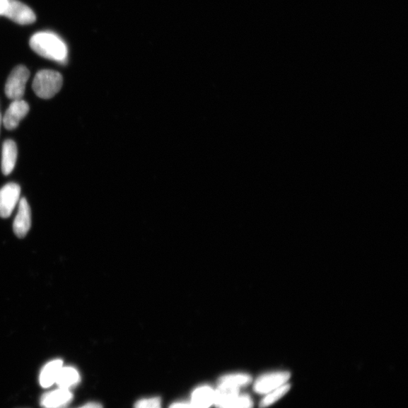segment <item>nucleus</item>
<instances>
[{"mask_svg": "<svg viewBox=\"0 0 408 408\" xmlns=\"http://www.w3.org/2000/svg\"><path fill=\"white\" fill-rule=\"evenodd\" d=\"M30 46L39 56L64 64L68 61L66 43L52 32H38L30 38Z\"/></svg>", "mask_w": 408, "mask_h": 408, "instance_id": "obj_1", "label": "nucleus"}, {"mask_svg": "<svg viewBox=\"0 0 408 408\" xmlns=\"http://www.w3.org/2000/svg\"><path fill=\"white\" fill-rule=\"evenodd\" d=\"M63 86V76L57 71L42 70L36 74L33 82V90L43 99H49L56 95Z\"/></svg>", "mask_w": 408, "mask_h": 408, "instance_id": "obj_2", "label": "nucleus"}, {"mask_svg": "<svg viewBox=\"0 0 408 408\" xmlns=\"http://www.w3.org/2000/svg\"><path fill=\"white\" fill-rule=\"evenodd\" d=\"M30 77V71L23 65L17 66L8 77L5 87V93L9 99L20 100L25 93L27 82Z\"/></svg>", "mask_w": 408, "mask_h": 408, "instance_id": "obj_3", "label": "nucleus"}, {"mask_svg": "<svg viewBox=\"0 0 408 408\" xmlns=\"http://www.w3.org/2000/svg\"><path fill=\"white\" fill-rule=\"evenodd\" d=\"M290 378L291 374L286 371L264 374L253 385V390L258 394L266 395L288 383Z\"/></svg>", "mask_w": 408, "mask_h": 408, "instance_id": "obj_4", "label": "nucleus"}, {"mask_svg": "<svg viewBox=\"0 0 408 408\" xmlns=\"http://www.w3.org/2000/svg\"><path fill=\"white\" fill-rule=\"evenodd\" d=\"M20 194L21 187L16 183H8L0 190V217L6 218L13 214Z\"/></svg>", "mask_w": 408, "mask_h": 408, "instance_id": "obj_5", "label": "nucleus"}, {"mask_svg": "<svg viewBox=\"0 0 408 408\" xmlns=\"http://www.w3.org/2000/svg\"><path fill=\"white\" fill-rule=\"evenodd\" d=\"M19 25H30L36 21V16L30 7L18 0H8V4L4 15Z\"/></svg>", "mask_w": 408, "mask_h": 408, "instance_id": "obj_6", "label": "nucleus"}, {"mask_svg": "<svg viewBox=\"0 0 408 408\" xmlns=\"http://www.w3.org/2000/svg\"><path fill=\"white\" fill-rule=\"evenodd\" d=\"M29 105L25 101L15 100L10 105L4 117V124L6 129L13 130L29 112Z\"/></svg>", "mask_w": 408, "mask_h": 408, "instance_id": "obj_7", "label": "nucleus"}, {"mask_svg": "<svg viewBox=\"0 0 408 408\" xmlns=\"http://www.w3.org/2000/svg\"><path fill=\"white\" fill-rule=\"evenodd\" d=\"M31 226V211L25 198L18 202V211L14 220L13 230L17 237L23 238L28 233Z\"/></svg>", "mask_w": 408, "mask_h": 408, "instance_id": "obj_8", "label": "nucleus"}, {"mask_svg": "<svg viewBox=\"0 0 408 408\" xmlns=\"http://www.w3.org/2000/svg\"><path fill=\"white\" fill-rule=\"evenodd\" d=\"M74 399L71 390L59 388L41 396L40 405L42 408H62L69 404Z\"/></svg>", "mask_w": 408, "mask_h": 408, "instance_id": "obj_9", "label": "nucleus"}, {"mask_svg": "<svg viewBox=\"0 0 408 408\" xmlns=\"http://www.w3.org/2000/svg\"><path fill=\"white\" fill-rule=\"evenodd\" d=\"M215 402V389L204 385L197 387L191 396V403L197 408H211Z\"/></svg>", "mask_w": 408, "mask_h": 408, "instance_id": "obj_10", "label": "nucleus"}, {"mask_svg": "<svg viewBox=\"0 0 408 408\" xmlns=\"http://www.w3.org/2000/svg\"><path fill=\"white\" fill-rule=\"evenodd\" d=\"M18 157V148L16 142L8 139L4 141L2 150V172L9 175L15 168Z\"/></svg>", "mask_w": 408, "mask_h": 408, "instance_id": "obj_11", "label": "nucleus"}, {"mask_svg": "<svg viewBox=\"0 0 408 408\" xmlns=\"http://www.w3.org/2000/svg\"><path fill=\"white\" fill-rule=\"evenodd\" d=\"M63 367V361L59 359L54 360L42 369L40 375V383L42 388H49L56 383L59 373Z\"/></svg>", "mask_w": 408, "mask_h": 408, "instance_id": "obj_12", "label": "nucleus"}, {"mask_svg": "<svg viewBox=\"0 0 408 408\" xmlns=\"http://www.w3.org/2000/svg\"><path fill=\"white\" fill-rule=\"evenodd\" d=\"M251 382L252 378L249 374L237 373L227 374L220 378L218 381V385H219V387L240 390L241 388L247 387Z\"/></svg>", "mask_w": 408, "mask_h": 408, "instance_id": "obj_13", "label": "nucleus"}, {"mask_svg": "<svg viewBox=\"0 0 408 408\" xmlns=\"http://www.w3.org/2000/svg\"><path fill=\"white\" fill-rule=\"evenodd\" d=\"M81 376L78 371L72 367H62L56 383L59 388L71 390L81 382Z\"/></svg>", "mask_w": 408, "mask_h": 408, "instance_id": "obj_14", "label": "nucleus"}, {"mask_svg": "<svg viewBox=\"0 0 408 408\" xmlns=\"http://www.w3.org/2000/svg\"><path fill=\"white\" fill-rule=\"evenodd\" d=\"M290 389V384L286 383L278 389L264 395V398L260 402V407L266 408L278 402L282 398V397L289 392Z\"/></svg>", "mask_w": 408, "mask_h": 408, "instance_id": "obj_15", "label": "nucleus"}, {"mask_svg": "<svg viewBox=\"0 0 408 408\" xmlns=\"http://www.w3.org/2000/svg\"><path fill=\"white\" fill-rule=\"evenodd\" d=\"M253 402L247 394H239L235 398L223 408H252Z\"/></svg>", "mask_w": 408, "mask_h": 408, "instance_id": "obj_16", "label": "nucleus"}, {"mask_svg": "<svg viewBox=\"0 0 408 408\" xmlns=\"http://www.w3.org/2000/svg\"><path fill=\"white\" fill-rule=\"evenodd\" d=\"M134 408H162L161 399L159 397L142 399L136 402Z\"/></svg>", "mask_w": 408, "mask_h": 408, "instance_id": "obj_17", "label": "nucleus"}, {"mask_svg": "<svg viewBox=\"0 0 408 408\" xmlns=\"http://www.w3.org/2000/svg\"><path fill=\"white\" fill-rule=\"evenodd\" d=\"M170 408H197L191 402H176L173 404Z\"/></svg>", "mask_w": 408, "mask_h": 408, "instance_id": "obj_18", "label": "nucleus"}, {"mask_svg": "<svg viewBox=\"0 0 408 408\" xmlns=\"http://www.w3.org/2000/svg\"><path fill=\"white\" fill-rule=\"evenodd\" d=\"M8 4V0H0V16H4Z\"/></svg>", "mask_w": 408, "mask_h": 408, "instance_id": "obj_19", "label": "nucleus"}, {"mask_svg": "<svg viewBox=\"0 0 408 408\" xmlns=\"http://www.w3.org/2000/svg\"><path fill=\"white\" fill-rule=\"evenodd\" d=\"M78 408H103V407L100 403L89 402Z\"/></svg>", "mask_w": 408, "mask_h": 408, "instance_id": "obj_20", "label": "nucleus"}, {"mask_svg": "<svg viewBox=\"0 0 408 408\" xmlns=\"http://www.w3.org/2000/svg\"><path fill=\"white\" fill-rule=\"evenodd\" d=\"M1 124H2V115L1 113H0V128H1Z\"/></svg>", "mask_w": 408, "mask_h": 408, "instance_id": "obj_21", "label": "nucleus"}]
</instances>
